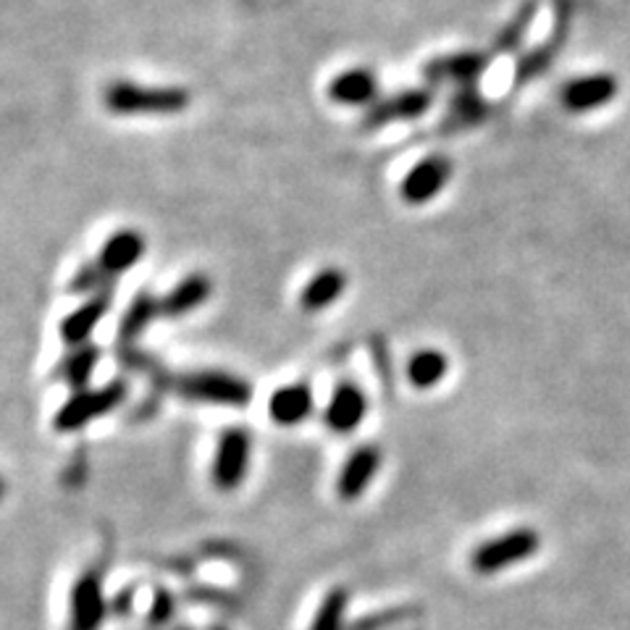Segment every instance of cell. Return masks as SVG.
Listing matches in <instances>:
<instances>
[{"mask_svg": "<svg viewBox=\"0 0 630 630\" xmlns=\"http://www.w3.org/2000/svg\"><path fill=\"white\" fill-rule=\"evenodd\" d=\"M103 103L118 116H166L182 114L189 95L179 88H140L135 82H114L103 92Z\"/></svg>", "mask_w": 630, "mask_h": 630, "instance_id": "obj_1", "label": "cell"}, {"mask_svg": "<svg viewBox=\"0 0 630 630\" xmlns=\"http://www.w3.org/2000/svg\"><path fill=\"white\" fill-rule=\"evenodd\" d=\"M179 392L195 402L221 407H245L253 399V386L245 378L221 371L189 373L179 378Z\"/></svg>", "mask_w": 630, "mask_h": 630, "instance_id": "obj_2", "label": "cell"}, {"mask_svg": "<svg viewBox=\"0 0 630 630\" xmlns=\"http://www.w3.org/2000/svg\"><path fill=\"white\" fill-rule=\"evenodd\" d=\"M538 534L534 528H515L510 534H502L491 541H486L472 551L470 564L476 573L491 575L499 573V570L510 568V564L528 560L538 551Z\"/></svg>", "mask_w": 630, "mask_h": 630, "instance_id": "obj_3", "label": "cell"}, {"mask_svg": "<svg viewBox=\"0 0 630 630\" xmlns=\"http://www.w3.org/2000/svg\"><path fill=\"white\" fill-rule=\"evenodd\" d=\"M124 397H127V386H124L121 381H114V384L95 392H79L77 397H71L69 402L56 412V429L66 433L84 429V425H90L95 418L116 410V407L124 402Z\"/></svg>", "mask_w": 630, "mask_h": 630, "instance_id": "obj_4", "label": "cell"}, {"mask_svg": "<svg viewBox=\"0 0 630 630\" xmlns=\"http://www.w3.org/2000/svg\"><path fill=\"white\" fill-rule=\"evenodd\" d=\"M249 446H253V439H249L245 429L223 431L213 459V483L219 486L221 491H234L236 486L245 481Z\"/></svg>", "mask_w": 630, "mask_h": 630, "instance_id": "obj_5", "label": "cell"}, {"mask_svg": "<svg viewBox=\"0 0 630 630\" xmlns=\"http://www.w3.org/2000/svg\"><path fill=\"white\" fill-rule=\"evenodd\" d=\"M450 179H452L450 158L429 155L407 171L402 184H399V195H402V200L410 202V206H423V202H431L433 197L442 195Z\"/></svg>", "mask_w": 630, "mask_h": 630, "instance_id": "obj_6", "label": "cell"}, {"mask_svg": "<svg viewBox=\"0 0 630 630\" xmlns=\"http://www.w3.org/2000/svg\"><path fill=\"white\" fill-rule=\"evenodd\" d=\"M433 105V92L425 88L402 90L397 95L376 101L365 110L363 127L365 129H384L394 121H412V118L423 116Z\"/></svg>", "mask_w": 630, "mask_h": 630, "instance_id": "obj_7", "label": "cell"}, {"mask_svg": "<svg viewBox=\"0 0 630 630\" xmlns=\"http://www.w3.org/2000/svg\"><path fill=\"white\" fill-rule=\"evenodd\" d=\"M617 79L612 74H586L575 77L562 84L560 103L573 114H588V110H599L617 97Z\"/></svg>", "mask_w": 630, "mask_h": 630, "instance_id": "obj_8", "label": "cell"}, {"mask_svg": "<svg viewBox=\"0 0 630 630\" xmlns=\"http://www.w3.org/2000/svg\"><path fill=\"white\" fill-rule=\"evenodd\" d=\"M489 69V56L476 50H465V52H452V56L433 58V61L425 63L423 77L429 82H455L459 88H472L478 77Z\"/></svg>", "mask_w": 630, "mask_h": 630, "instance_id": "obj_9", "label": "cell"}, {"mask_svg": "<svg viewBox=\"0 0 630 630\" xmlns=\"http://www.w3.org/2000/svg\"><path fill=\"white\" fill-rule=\"evenodd\" d=\"M105 620V599L101 575L84 573L71 591L69 630H101Z\"/></svg>", "mask_w": 630, "mask_h": 630, "instance_id": "obj_10", "label": "cell"}, {"mask_svg": "<svg viewBox=\"0 0 630 630\" xmlns=\"http://www.w3.org/2000/svg\"><path fill=\"white\" fill-rule=\"evenodd\" d=\"M144 255V236L137 229H121L105 242L101 249V258H97V268L108 276H116L121 271H129L131 266L142 260Z\"/></svg>", "mask_w": 630, "mask_h": 630, "instance_id": "obj_11", "label": "cell"}, {"mask_svg": "<svg viewBox=\"0 0 630 630\" xmlns=\"http://www.w3.org/2000/svg\"><path fill=\"white\" fill-rule=\"evenodd\" d=\"M378 79L371 69H350L341 71L339 77L331 79L328 84V97L334 103L347 105V108H358V105H368L371 108L376 103Z\"/></svg>", "mask_w": 630, "mask_h": 630, "instance_id": "obj_12", "label": "cell"}, {"mask_svg": "<svg viewBox=\"0 0 630 630\" xmlns=\"http://www.w3.org/2000/svg\"><path fill=\"white\" fill-rule=\"evenodd\" d=\"M368 410L365 394L354 384H339L326 407V425L337 433H350L363 423Z\"/></svg>", "mask_w": 630, "mask_h": 630, "instance_id": "obj_13", "label": "cell"}, {"mask_svg": "<svg viewBox=\"0 0 630 630\" xmlns=\"http://www.w3.org/2000/svg\"><path fill=\"white\" fill-rule=\"evenodd\" d=\"M381 468V450L376 446H360L354 450L350 459L345 463V468L339 472V497L341 499H358L371 483V478L376 476V470Z\"/></svg>", "mask_w": 630, "mask_h": 630, "instance_id": "obj_14", "label": "cell"}, {"mask_svg": "<svg viewBox=\"0 0 630 630\" xmlns=\"http://www.w3.org/2000/svg\"><path fill=\"white\" fill-rule=\"evenodd\" d=\"M110 302H114L110 292H103L101 289L95 298H90L82 307H77L61 324V339L66 345H84L90 334L97 328V324L105 318V313L110 311Z\"/></svg>", "mask_w": 630, "mask_h": 630, "instance_id": "obj_15", "label": "cell"}, {"mask_svg": "<svg viewBox=\"0 0 630 630\" xmlns=\"http://www.w3.org/2000/svg\"><path fill=\"white\" fill-rule=\"evenodd\" d=\"M313 410V394L305 384L281 386L279 392L268 399V416L279 425H298L311 416Z\"/></svg>", "mask_w": 630, "mask_h": 630, "instance_id": "obj_16", "label": "cell"}, {"mask_svg": "<svg viewBox=\"0 0 630 630\" xmlns=\"http://www.w3.org/2000/svg\"><path fill=\"white\" fill-rule=\"evenodd\" d=\"M213 292V284L206 273H192L187 279L179 281L166 298L161 300V315H168V318H182L184 313L195 311L202 302L210 298Z\"/></svg>", "mask_w": 630, "mask_h": 630, "instance_id": "obj_17", "label": "cell"}, {"mask_svg": "<svg viewBox=\"0 0 630 630\" xmlns=\"http://www.w3.org/2000/svg\"><path fill=\"white\" fill-rule=\"evenodd\" d=\"M345 289H347L345 271H341V268H324V271L315 273L305 284V289H302L300 294L302 311L307 313L324 311V307L337 302L341 294H345Z\"/></svg>", "mask_w": 630, "mask_h": 630, "instance_id": "obj_18", "label": "cell"}, {"mask_svg": "<svg viewBox=\"0 0 630 630\" xmlns=\"http://www.w3.org/2000/svg\"><path fill=\"white\" fill-rule=\"evenodd\" d=\"M489 116V103L481 97L476 88H459V92L452 97L450 114H446V127L450 129H470L478 127L483 118Z\"/></svg>", "mask_w": 630, "mask_h": 630, "instance_id": "obj_19", "label": "cell"}, {"mask_svg": "<svg viewBox=\"0 0 630 630\" xmlns=\"http://www.w3.org/2000/svg\"><path fill=\"white\" fill-rule=\"evenodd\" d=\"M564 11H570V3L568 0H562L560 3V19H557V30H555V35H551L549 43H544V45H538V48H534L528 52V56L523 58L521 63H517V71H515V82L517 84H523L525 79H530V77H536V74H541L544 69H549V63H551V58L557 56V50H560V39L564 35V22H570V16L564 19Z\"/></svg>", "mask_w": 630, "mask_h": 630, "instance_id": "obj_20", "label": "cell"}, {"mask_svg": "<svg viewBox=\"0 0 630 630\" xmlns=\"http://www.w3.org/2000/svg\"><path fill=\"white\" fill-rule=\"evenodd\" d=\"M446 368H450V360H446L444 352L420 350L407 363V378L418 389H431V386H436L446 376Z\"/></svg>", "mask_w": 630, "mask_h": 630, "instance_id": "obj_21", "label": "cell"}, {"mask_svg": "<svg viewBox=\"0 0 630 630\" xmlns=\"http://www.w3.org/2000/svg\"><path fill=\"white\" fill-rule=\"evenodd\" d=\"M155 315H161V302L150 298L148 292L137 294V298L131 300V305L127 307V313H124L121 324H118V337L124 341L140 337L144 328L153 324Z\"/></svg>", "mask_w": 630, "mask_h": 630, "instance_id": "obj_22", "label": "cell"}, {"mask_svg": "<svg viewBox=\"0 0 630 630\" xmlns=\"http://www.w3.org/2000/svg\"><path fill=\"white\" fill-rule=\"evenodd\" d=\"M416 617H420V607H416V604H399V607L378 609V612L358 617L350 630H394L405 626V622H412Z\"/></svg>", "mask_w": 630, "mask_h": 630, "instance_id": "obj_23", "label": "cell"}, {"mask_svg": "<svg viewBox=\"0 0 630 630\" xmlns=\"http://www.w3.org/2000/svg\"><path fill=\"white\" fill-rule=\"evenodd\" d=\"M347 591L334 588L328 591L326 599L320 602L318 612L313 617L311 630H345V615H347Z\"/></svg>", "mask_w": 630, "mask_h": 630, "instance_id": "obj_24", "label": "cell"}, {"mask_svg": "<svg viewBox=\"0 0 630 630\" xmlns=\"http://www.w3.org/2000/svg\"><path fill=\"white\" fill-rule=\"evenodd\" d=\"M97 358H101L97 347H90V345L79 347V350L71 354V358L66 360V365H63L66 381H69V384L74 386V389H84V384L90 381L92 371H95Z\"/></svg>", "mask_w": 630, "mask_h": 630, "instance_id": "obj_25", "label": "cell"}, {"mask_svg": "<svg viewBox=\"0 0 630 630\" xmlns=\"http://www.w3.org/2000/svg\"><path fill=\"white\" fill-rule=\"evenodd\" d=\"M103 281H105V273L97 268V262H95V266L84 268V271L77 273V279L71 281V289H74V292H90V289L101 287Z\"/></svg>", "mask_w": 630, "mask_h": 630, "instance_id": "obj_26", "label": "cell"}, {"mask_svg": "<svg viewBox=\"0 0 630 630\" xmlns=\"http://www.w3.org/2000/svg\"><path fill=\"white\" fill-rule=\"evenodd\" d=\"M5 497V483H3V478H0V499Z\"/></svg>", "mask_w": 630, "mask_h": 630, "instance_id": "obj_27", "label": "cell"}]
</instances>
